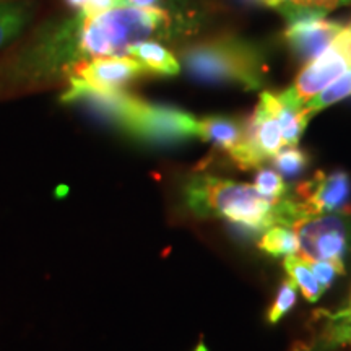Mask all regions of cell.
Masks as SVG:
<instances>
[{
    "instance_id": "44dd1931",
    "label": "cell",
    "mask_w": 351,
    "mask_h": 351,
    "mask_svg": "<svg viewBox=\"0 0 351 351\" xmlns=\"http://www.w3.org/2000/svg\"><path fill=\"white\" fill-rule=\"evenodd\" d=\"M309 265H311V270H313L314 276L317 278V282L320 283V287H322L324 289H327L328 287H330L337 275L345 274V269H341V267L335 265V263H332V262L315 261V262H309Z\"/></svg>"
},
{
    "instance_id": "7a4b0ae2",
    "label": "cell",
    "mask_w": 351,
    "mask_h": 351,
    "mask_svg": "<svg viewBox=\"0 0 351 351\" xmlns=\"http://www.w3.org/2000/svg\"><path fill=\"white\" fill-rule=\"evenodd\" d=\"M184 197L187 208L197 217L228 219L251 232L280 225L289 228L301 219L295 200L289 195L267 199L254 186L210 174L189 179Z\"/></svg>"
},
{
    "instance_id": "7402d4cb",
    "label": "cell",
    "mask_w": 351,
    "mask_h": 351,
    "mask_svg": "<svg viewBox=\"0 0 351 351\" xmlns=\"http://www.w3.org/2000/svg\"><path fill=\"white\" fill-rule=\"evenodd\" d=\"M289 2L295 3V5L317 8V10L328 13L341 5H350L351 0H289Z\"/></svg>"
},
{
    "instance_id": "cb8c5ba5",
    "label": "cell",
    "mask_w": 351,
    "mask_h": 351,
    "mask_svg": "<svg viewBox=\"0 0 351 351\" xmlns=\"http://www.w3.org/2000/svg\"><path fill=\"white\" fill-rule=\"evenodd\" d=\"M158 0H119V7H153Z\"/></svg>"
},
{
    "instance_id": "603a6c76",
    "label": "cell",
    "mask_w": 351,
    "mask_h": 351,
    "mask_svg": "<svg viewBox=\"0 0 351 351\" xmlns=\"http://www.w3.org/2000/svg\"><path fill=\"white\" fill-rule=\"evenodd\" d=\"M114 7H119V0H86L85 5L82 7L80 15L93 16L98 15V13L111 10Z\"/></svg>"
},
{
    "instance_id": "ffe728a7",
    "label": "cell",
    "mask_w": 351,
    "mask_h": 351,
    "mask_svg": "<svg viewBox=\"0 0 351 351\" xmlns=\"http://www.w3.org/2000/svg\"><path fill=\"white\" fill-rule=\"evenodd\" d=\"M295 302L296 287L291 280H288V282H283L282 288H280L278 295L275 298V302L269 309V314H267V320H269L270 324H276L293 306H295Z\"/></svg>"
},
{
    "instance_id": "3957f363",
    "label": "cell",
    "mask_w": 351,
    "mask_h": 351,
    "mask_svg": "<svg viewBox=\"0 0 351 351\" xmlns=\"http://www.w3.org/2000/svg\"><path fill=\"white\" fill-rule=\"evenodd\" d=\"M65 103H82L132 137L153 143H176L197 137V119L173 106L152 104L125 93H80L62 96Z\"/></svg>"
},
{
    "instance_id": "ba28073f",
    "label": "cell",
    "mask_w": 351,
    "mask_h": 351,
    "mask_svg": "<svg viewBox=\"0 0 351 351\" xmlns=\"http://www.w3.org/2000/svg\"><path fill=\"white\" fill-rule=\"evenodd\" d=\"M291 199L301 219L337 212L351 217V178L345 171L317 173L311 181L300 184Z\"/></svg>"
},
{
    "instance_id": "9c48e42d",
    "label": "cell",
    "mask_w": 351,
    "mask_h": 351,
    "mask_svg": "<svg viewBox=\"0 0 351 351\" xmlns=\"http://www.w3.org/2000/svg\"><path fill=\"white\" fill-rule=\"evenodd\" d=\"M326 16L315 15L289 21L285 29L283 39L302 64L311 62L322 54L343 26L339 21L327 20Z\"/></svg>"
},
{
    "instance_id": "277c9868",
    "label": "cell",
    "mask_w": 351,
    "mask_h": 351,
    "mask_svg": "<svg viewBox=\"0 0 351 351\" xmlns=\"http://www.w3.org/2000/svg\"><path fill=\"white\" fill-rule=\"evenodd\" d=\"M181 60L189 75L207 85L258 90L265 80L263 51L238 36L208 38L191 44L181 51Z\"/></svg>"
},
{
    "instance_id": "5bb4252c",
    "label": "cell",
    "mask_w": 351,
    "mask_h": 351,
    "mask_svg": "<svg viewBox=\"0 0 351 351\" xmlns=\"http://www.w3.org/2000/svg\"><path fill=\"white\" fill-rule=\"evenodd\" d=\"M32 12L26 3H0V47L5 46L21 33L29 21Z\"/></svg>"
},
{
    "instance_id": "5b68a950",
    "label": "cell",
    "mask_w": 351,
    "mask_h": 351,
    "mask_svg": "<svg viewBox=\"0 0 351 351\" xmlns=\"http://www.w3.org/2000/svg\"><path fill=\"white\" fill-rule=\"evenodd\" d=\"M300 251L307 262H332L345 269L343 261L351 245V217L328 213L302 218L293 225Z\"/></svg>"
},
{
    "instance_id": "484cf974",
    "label": "cell",
    "mask_w": 351,
    "mask_h": 351,
    "mask_svg": "<svg viewBox=\"0 0 351 351\" xmlns=\"http://www.w3.org/2000/svg\"><path fill=\"white\" fill-rule=\"evenodd\" d=\"M195 351H207V346H205L204 343H199V346H197Z\"/></svg>"
},
{
    "instance_id": "d4e9b609",
    "label": "cell",
    "mask_w": 351,
    "mask_h": 351,
    "mask_svg": "<svg viewBox=\"0 0 351 351\" xmlns=\"http://www.w3.org/2000/svg\"><path fill=\"white\" fill-rule=\"evenodd\" d=\"M243 2L254 3V5H265V7H276L282 5V0H243Z\"/></svg>"
},
{
    "instance_id": "83f0119b",
    "label": "cell",
    "mask_w": 351,
    "mask_h": 351,
    "mask_svg": "<svg viewBox=\"0 0 351 351\" xmlns=\"http://www.w3.org/2000/svg\"><path fill=\"white\" fill-rule=\"evenodd\" d=\"M283 2H289V0H282V3H283Z\"/></svg>"
},
{
    "instance_id": "2e32d148",
    "label": "cell",
    "mask_w": 351,
    "mask_h": 351,
    "mask_svg": "<svg viewBox=\"0 0 351 351\" xmlns=\"http://www.w3.org/2000/svg\"><path fill=\"white\" fill-rule=\"evenodd\" d=\"M258 247L270 256H295L300 251L296 232L287 226H271L262 234Z\"/></svg>"
},
{
    "instance_id": "e0dca14e",
    "label": "cell",
    "mask_w": 351,
    "mask_h": 351,
    "mask_svg": "<svg viewBox=\"0 0 351 351\" xmlns=\"http://www.w3.org/2000/svg\"><path fill=\"white\" fill-rule=\"evenodd\" d=\"M271 161H274L276 173L288 179L298 178L309 166V156H307V153L295 147H288L285 150L282 148V150L271 158Z\"/></svg>"
},
{
    "instance_id": "6da1fadb",
    "label": "cell",
    "mask_w": 351,
    "mask_h": 351,
    "mask_svg": "<svg viewBox=\"0 0 351 351\" xmlns=\"http://www.w3.org/2000/svg\"><path fill=\"white\" fill-rule=\"evenodd\" d=\"M174 21L169 12L158 7H114L93 16L78 15L60 26L29 52L25 64L39 73L98 57H122L132 47L153 38L169 39Z\"/></svg>"
},
{
    "instance_id": "d6986e66",
    "label": "cell",
    "mask_w": 351,
    "mask_h": 351,
    "mask_svg": "<svg viewBox=\"0 0 351 351\" xmlns=\"http://www.w3.org/2000/svg\"><path fill=\"white\" fill-rule=\"evenodd\" d=\"M326 340L332 345L351 343V313L343 309L330 315L326 330Z\"/></svg>"
},
{
    "instance_id": "4316f807",
    "label": "cell",
    "mask_w": 351,
    "mask_h": 351,
    "mask_svg": "<svg viewBox=\"0 0 351 351\" xmlns=\"http://www.w3.org/2000/svg\"><path fill=\"white\" fill-rule=\"evenodd\" d=\"M345 311H348V313H351V300H350V304H348V307H346Z\"/></svg>"
},
{
    "instance_id": "9a60e30c",
    "label": "cell",
    "mask_w": 351,
    "mask_h": 351,
    "mask_svg": "<svg viewBox=\"0 0 351 351\" xmlns=\"http://www.w3.org/2000/svg\"><path fill=\"white\" fill-rule=\"evenodd\" d=\"M350 96H351V69L346 70L343 75H340L337 80H333L330 85L324 88L319 95H315L314 98L307 101L304 108L307 114L313 117L314 114L322 111V109L333 106V104H337L341 99L350 98Z\"/></svg>"
},
{
    "instance_id": "8992f818",
    "label": "cell",
    "mask_w": 351,
    "mask_h": 351,
    "mask_svg": "<svg viewBox=\"0 0 351 351\" xmlns=\"http://www.w3.org/2000/svg\"><path fill=\"white\" fill-rule=\"evenodd\" d=\"M69 90L64 95L95 91V93H114L125 91L130 82L145 75L143 69L130 56L98 57L80 60L67 69Z\"/></svg>"
},
{
    "instance_id": "7c38bea8",
    "label": "cell",
    "mask_w": 351,
    "mask_h": 351,
    "mask_svg": "<svg viewBox=\"0 0 351 351\" xmlns=\"http://www.w3.org/2000/svg\"><path fill=\"white\" fill-rule=\"evenodd\" d=\"M244 122L236 117L210 116L197 121V137L204 142L217 145L218 148L230 152L241 142Z\"/></svg>"
},
{
    "instance_id": "8fae6325",
    "label": "cell",
    "mask_w": 351,
    "mask_h": 351,
    "mask_svg": "<svg viewBox=\"0 0 351 351\" xmlns=\"http://www.w3.org/2000/svg\"><path fill=\"white\" fill-rule=\"evenodd\" d=\"M127 56L137 60L147 75L176 77L181 72L179 60L160 43H140L135 47H132Z\"/></svg>"
},
{
    "instance_id": "4fadbf2b",
    "label": "cell",
    "mask_w": 351,
    "mask_h": 351,
    "mask_svg": "<svg viewBox=\"0 0 351 351\" xmlns=\"http://www.w3.org/2000/svg\"><path fill=\"white\" fill-rule=\"evenodd\" d=\"M283 267L289 280L295 283V287L301 289L307 301L315 302L320 300V296H322L326 289L320 287L317 278H315L313 270H311L309 262L296 256H287L283 261Z\"/></svg>"
},
{
    "instance_id": "30bf717a",
    "label": "cell",
    "mask_w": 351,
    "mask_h": 351,
    "mask_svg": "<svg viewBox=\"0 0 351 351\" xmlns=\"http://www.w3.org/2000/svg\"><path fill=\"white\" fill-rule=\"evenodd\" d=\"M261 99L269 106L274 116L278 121L282 130L283 147H296L304 134L307 122L311 116L307 114L304 103L298 98L296 91L291 88L275 95L270 91H262Z\"/></svg>"
},
{
    "instance_id": "ac0fdd59",
    "label": "cell",
    "mask_w": 351,
    "mask_h": 351,
    "mask_svg": "<svg viewBox=\"0 0 351 351\" xmlns=\"http://www.w3.org/2000/svg\"><path fill=\"white\" fill-rule=\"evenodd\" d=\"M254 187L257 189L258 194L267 197V199H283V197L288 195L289 191L282 176L269 168L258 169Z\"/></svg>"
},
{
    "instance_id": "52a82bcc",
    "label": "cell",
    "mask_w": 351,
    "mask_h": 351,
    "mask_svg": "<svg viewBox=\"0 0 351 351\" xmlns=\"http://www.w3.org/2000/svg\"><path fill=\"white\" fill-rule=\"evenodd\" d=\"M351 69V21L341 26L340 33L319 57L307 62L298 73L293 90L302 103L319 95L327 85Z\"/></svg>"
}]
</instances>
